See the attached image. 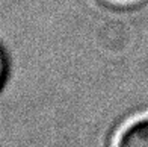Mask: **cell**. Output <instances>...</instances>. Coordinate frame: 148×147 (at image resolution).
<instances>
[{
  "mask_svg": "<svg viewBox=\"0 0 148 147\" xmlns=\"http://www.w3.org/2000/svg\"><path fill=\"white\" fill-rule=\"evenodd\" d=\"M113 147H148V117L127 124L116 137Z\"/></svg>",
  "mask_w": 148,
  "mask_h": 147,
  "instance_id": "1",
  "label": "cell"
},
{
  "mask_svg": "<svg viewBox=\"0 0 148 147\" xmlns=\"http://www.w3.org/2000/svg\"><path fill=\"white\" fill-rule=\"evenodd\" d=\"M6 76H8V59H6L3 49L0 47V90L6 81Z\"/></svg>",
  "mask_w": 148,
  "mask_h": 147,
  "instance_id": "2",
  "label": "cell"
},
{
  "mask_svg": "<svg viewBox=\"0 0 148 147\" xmlns=\"http://www.w3.org/2000/svg\"><path fill=\"white\" fill-rule=\"evenodd\" d=\"M115 2H129V0H115Z\"/></svg>",
  "mask_w": 148,
  "mask_h": 147,
  "instance_id": "3",
  "label": "cell"
}]
</instances>
